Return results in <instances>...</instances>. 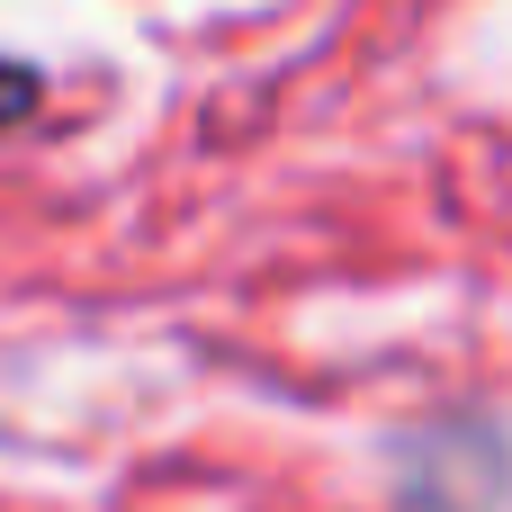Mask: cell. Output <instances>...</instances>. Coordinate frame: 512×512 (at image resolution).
Here are the masks:
<instances>
[{"label": "cell", "instance_id": "obj_1", "mask_svg": "<svg viewBox=\"0 0 512 512\" xmlns=\"http://www.w3.org/2000/svg\"><path fill=\"white\" fill-rule=\"evenodd\" d=\"M504 504V432L495 414H450L396 441V512H495Z\"/></svg>", "mask_w": 512, "mask_h": 512}, {"label": "cell", "instance_id": "obj_2", "mask_svg": "<svg viewBox=\"0 0 512 512\" xmlns=\"http://www.w3.org/2000/svg\"><path fill=\"white\" fill-rule=\"evenodd\" d=\"M36 90H45V81H36L27 63H9V54H0V126H18V117H36Z\"/></svg>", "mask_w": 512, "mask_h": 512}]
</instances>
